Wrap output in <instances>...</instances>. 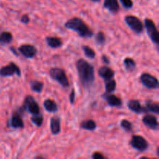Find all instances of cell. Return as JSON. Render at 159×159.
<instances>
[{
    "label": "cell",
    "instance_id": "24",
    "mask_svg": "<svg viewBox=\"0 0 159 159\" xmlns=\"http://www.w3.org/2000/svg\"><path fill=\"white\" fill-rule=\"evenodd\" d=\"M124 65L126 70L129 71H132L136 68V62L131 57H126L124 60Z\"/></svg>",
    "mask_w": 159,
    "mask_h": 159
},
{
    "label": "cell",
    "instance_id": "5",
    "mask_svg": "<svg viewBox=\"0 0 159 159\" xmlns=\"http://www.w3.org/2000/svg\"><path fill=\"white\" fill-rule=\"evenodd\" d=\"M144 26H145L148 35L150 37L152 41L156 45H158V31L153 20H150V19H145L144 20Z\"/></svg>",
    "mask_w": 159,
    "mask_h": 159
},
{
    "label": "cell",
    "instance_id": "34",
    "mask_svg": "<svg viewBox=\"0 0 159 159\" xmlns=\"http://www.w3.org/2000/svg\"><path fill=\"white\" fill-rule=\"evenodd\" d=\"M102 61H103V63L106 64V65H109V64L110 63V58H109V57H107V55H106V54L102 55Z\"/></svg>",
    "mask_w": 159,
    "mask_h": 159
},
{
    "label": "cell",
    "instance_id": "28",
    "mask_svg": "<svg viewBox=\"0 0 159 159\" xmlns=\"http://www.w3.org/2000/svg\"><path fill=\"white\" fill-rule=\"evenodd\" d=\"M96 44L99 45V46H102V45L105 44L106 43V36L104 34V33L102 32H99L96 35Z\"/></svg>",
    "mask_w": 159,
    "mask_h": 159
},
{
    "label": "cell",
    "instance_id": "17",
    "mask_svg": "<svg viewBox=\"0 0 159 159\" xmlns=\"http://www.w3.org/2000/svg\"><path fill=\"white\" fill-rule=\"evenodd\" d=\"M103 8L111 12H116L120 9V5L117 0H104Z\"/></svg>",
    "mask_w": 159,
    "mask_h": 159
},
{
    "label": "cell",
    "instance_id": "2",
    "mask_svg": "<svg viewBox=\"0 0 159 159\" xmlns=\"http://www.w3.org/2000/svg\"><path fill=\"white\" fill-rule=\"evenodd\" d=\"M65 26L67 29L75 31L82 37L90 38L93 36V32L87 26L86 23L82 19L78 17H73L68 20L65 23Z\"/></svg>",
    "mask_w": 159,
    "mask_h": 159
},
{
    "label": "cell",
    "instance_id": "4",
    "mask_svg": "<svg viewBox=\"0 0 159 159\" xmlns=\"http://www.w3.org/2000/svg\"><path fill=\"white\" fill-rule=\"evenodd\" d=\"M124 20L127 26L136 34H140L144 30V25L138 17L135 16L128 15L126 16Z\"/></svg>",
    "mask_w": 159,
    "mask_h": 159
},
{
    "label": "cell",
    "instance_id": "8",
    "mask_svg": "<svg viewBox=\"0 0 159 159\" xmlns=\"http://www.w3.org/2000/svg\"><path fill=\"white\" fill-rule=\"evenodd\" d=\"M132 148L139 152H144L149 147V144L145 138L139 135H133L130 142Z\"/></svg>",
    "mask_w": 159,
    "mask_h": 159
},
{
    "label": "cell",
    "instance_id": "6",
    "mask_svg": "<svg viewBox=\"0 0 159 159\" xmlns=\"http://www.w3.org/2000/svg\"><path fill=\"white\" fill-rule=\"evenodd\" d=\"M140 81L144 86L150 89H158L159 86L158 79L149 73H143L140 76Z\"/></svg>",
    "mask_w": 159,
    "mask_h": 159
},
{
    "label": "cell",
    "instance_id": "36",
    "mask_svg": "<svg viewBox=\"0 0 159 159\" xmlns=\"http://www.w3.org/2000/svg\"><path fill=\"white\" fill-rule=\"evenodd\" d=\"M156 153H157V155H158V156H159V148L158 147L157 148V151H156Z\"/></svg>",
    "mask_w": 159,
    "mask_h": 159
},
{
    "label": "cell",
    "instance_id": "11",
    "mask_svg": "<svg viewBox=\"0 0 159 159\" xmlns=\"http://www.w3.org/2000/svg\"><path fill=\"white\" fill-rule=\"evenodd\" d=\"M127 107L130 109V111L134 112L135 113H138V114H141V113H146L148 111L147 108L141 106V102L139 100H137V99H131V100L127 102Z\"/></svg>",
    "mask_w": 159,
    "mask_h": 159
},
{
    "label": "cell",
    "instance_id": "19",
    "mask_svg": "<svg viewBox=\"0 0 159 159\" xmlns=\"http://www.w3.org/2000/svg\"><path fill=\"white\" fill-rule=\"evenodd\" d=\"M45 40L47 44L51 48H59L62 46V41L59 37H47Z\"/></svg>",
    "mask_w": 159,
    "mask_h": 159
},
{
    "label": "cell",
    "instance_id": "3",
    "mask_svg": "<svg viewBox=\"0 0 159 159\" xmlns=\"http://www.w3.org/2000/svg\"><path fill=\"white\" fill-rule=\"evenodd\" d=\"M49 74L51 79L58 82L62 87L68 88L69 86V81L66 75V72L64 69L61 68H57V67L51 68L49 71Z\"/></svg>",
    "mask_w": 159,
    "mask_h": 159
},
{
    "label": "cell",
    "instance_id": "33",
    "mask_svg": "<svg viewBox=\"0 0 159 159\" xmlns=\"http://www.w3.org/2000/svg\"><path fill=\"white\" fill-rule=\"evenodd\" d=\"M75 92L74 89L71 90V94H70L69 96V100L71 104H73L75 102Z\"/></svg>",
    "mask_w": 159,
    "mask_h": 159
},
{
    "label": "cell",
    "instance_id": "1",
    "mask_svg": "<svg viewBox=\"0 0 159 159\" xmlns=\"http://www.w3.org/2000/svg\"><path fill=\"white\" fill-rule=\"evenodd\" d=\"M78 75L81 84L85 89H89L95 81V68L85 59H79L76 62Z\"/></svg>",
    "mask_w": 159,
    "mask_h": 159
},
{
    "label": "cell",
    "instance_id": "21",
    "mask_svg": "<svg viewBox=\"0 0 159 159\" xmlns=\"http://www.w3.org/2000/svg\"><path fill=\"white\" fill-rule=\"evenodd\" d=\"M12 35L11 33L4 31V32L0 34V44L1 45L9 44L12 42Z\"/></svg>",
    "mask_w": 159,
    "mask_h": 159
},
{
    "label": "cell",
    "instance_id": "31",
    "mask_svg": "<svg viewBox=\"0 0 159 159\" xmlns=\"http://www.w3.org/2000/svg\"><path fill=\"white\" fill-rule=\"evenodd\" d=\"M92 158L93 159H105V156L99 152H94L92 155Z\"/></svg>",
    "mask_w": 159,
    "mask_h": 159
},
{
    "label": "cell",
    "instance_id": "18",
    "mask_svg": "<svg viewBox=\"0 0 159 159\" xmlns=\"http://www.w3.org/2000/svg\"><path fill=\"white\" fill-rule=\"evenodd\" d=\"M43 107L45 110L49 113H56L58 110V106L54 100L50 99H47L43 102Z\"/></svg>",
    "mask_w": 159,
    "mask_h": 159
},
{
    "label": "cell",
    "instance_id": "23",
    "mask_svg": "<svg viewBox=\"0 0 159 159\" xmlns=\"http://www.w3.org/2000/svg\"><path fill=\"white\" fill-rule=\"evenodd\" d=\"M30 85V89H32V91L37 93H41L43 89V83L42 82H40V81L33 80L31 81Z\"/></svg>",
    "mask_w": 159,
    "mask_h": 159
},
{
    "label": "cell",
    "instance_id": "27",
    "mask_svg": "<svg viewBox=\"0 0 159 159\" xmlns=\"http://www.w3.org/2000/svg\"><path fill=\"white\" fill-rule=\"evenodd\" d=\"M31 121L34 124H35L37 127H41L42 124H43V116H42V114H37V115H33V116L31 117Z\"/></svg>",
    "mask_w": 159,
    "mask_h": 159
},
{
    "label": "cell",
    "instance_id": "32",
    "mask_svg": "<svg viewBox=\"0 0 159 159\" xmlns=\"http://www.w3.org/2000/svg\"><path fill=\"white\" fill-rule=\"evenodd\" d=\"M20 21L22 23H24V24H27L30 22V17L27 15H23L22 16L21 19H20Z\"/></svg>",
    "mask_w": 159,
    "mask_h": 159
},
{
    "label": "cell",
    "instance_id": "35",
    "mask_svg": "<svg viewBox=\"0 0 159 159\" xmlns=\"http://www.w3.org/2000/svg\"><path fill=\"white\" fill-rule=\"evenodd\" d=\"M11 51H12V52H13V53H14V54H15V55L18 56V54H17V52H16V51H15V50H14V49H13V48H11Z\"/></svg>",
    "mask_w": 159,
    "mask_h": 159
},
{
    "label": "cell",
    "instance_id": "12",
    "mask_svg": "<svg viewBox=\"0 0 159 159\" xmlns=\"http://www.w3.org/2000/svg\"><path fill=\"white\" fill-rule=\"evenodd\" d=\"M143 124L152 130H157L158 129V118L155 116L151 114H147L143 117Z\"/></svg>",
    "mask_w": 159,
    "mask_h": 159
},
{
    "label": "cell",
    "instance_id": "10",
    "mask_svg": "<svg viewBox=\"0 0 159 159\" xmlns=\"http://www.w3.org/2000/svg\"><path fill=\"white\" fill-rule=\"evenodd\" d=\"M20 54L26 58H34L37 53V48L31 44H23L18 48Z\"/></svg>",
    "mask_w": 159,
    "mask_h": 159
},
{
    "label": "cell",
    "instance_id": "16",
    "mask_svg": "<svg viewBox=\"0 0 159 159\" xmlns=\"http://www.w3.org/2000/svg\"><path fill=\"white\" fill-rule=\"evenodd\" d=\"M50 127L52 134L57 135L61 132V120L58 116H54L51 119Z\"/></svg>",
    "mask_w": 159,
    "mask_h": 159
},
{
    "label": "cell",
    "instance_id": "13",
    "mask_svg": "<svg viewBox=\"0 0 159 159\" xmlns=\"http://www.w3.org/2000/svg\"><path fill=\"white\" fill-rule=\"evenodd\" d=\"M102 98L107 102L109 106L112 107H119L122 105L123 102L120 98L110 93H106L102 95Z\"/></svg>",
    "mask_w": 159,
    "mask_h": 159
},
{
    "label": "cell",
    "instance_id": "25",
    "mask_svg": "<svg viewBox=\"0 0 159 159\" xmlns=\"http://www.w3.org/2000/svg\"><path fill=\"white\" fill-rule=\"evenodd\" d=\"M105 89L107 93H113L116 89V82L113 79L106 81Z\"/></svg>",
    "mask_w": 159,
    "mask_h": 159
},
{
    "label": "cell",
    "instance_id": "26",
    "mask_svg": "<svg viewBox=\"0 0 159 159\" xmlns=\"http://www.w3.org/2000/svg\"><path fill=\"white\" fill-rule=\"evenodd\" d=\"M82 51H83L84 54H85V55L88 58L93 59L96 57V52H95L94 50H93V48H90L89 46H86V45L82 46Z\"/></svg>",
    "mask_w": 159,
    "mask_h": 159
},
{
    "label": "cell",
    "instance_id": "15",
    "mask_svg": "<svg viewBox=\"0 0 159 159\" xmlns=\"http://www.w3.org/2000/svg\"><path fill=\"white\" fill-rule=\"evenodd\" d=\"M98 74L105 81L113 79L115 75L114 71L108 66H102L101 68H99L98 70Z\"/></svg>",
    "mask_w": 159,
    "mask_h": 159
},
{
    "label": "cell",
    "instance_id": "22",
    "mask_svg": "<svg viewBox=\"0 0 159 159\" xmlns=\"http://www.w3.org/2000/svg\"><path fill=\"white\" fill-rule=\"evenodd\" d=\"M145 107L147 108L148 111L153 112L155 114H159V105L158 102L152 100H148L146 101Z\"/></svg>",
    "mask_w": 159,
    "mask_h": 159
},
{
    "label": "cell",
    "instance_id": "20",
    "mask_svg": "<svg viewBox=\"0 0 159 159\" xmlns=\"http://www.w3.org/2000/svg\"><path fill=\"white\" fill-rule=\"evenodd\" d=\"M80 127L81 128L85 130H95L97 127V125L93 120H87L81 123Z\"/></svg>",
    "mask_w": 159,
    "mask_h": 159
},
{
    "label": "cell",
    "instance_id": "30",
    "mask_svg": "<svg viewBox=\"0 0 159 159\" xmlns=\"http://www.w3.org/2000/svg\"><path fill=\"white\" fill-rule=\"evenodd\" d=\"M122 4V6H124L125 9H131L133 7V1L132 0H120Z\"/></svg>",
    "mask_w": 159,
    "mask_h": 159
},
{
    "label": "cell",
    "instance_id": "14",
    "mask_svg": "<svg viewBox=\"0 0 159 159\" xmlns=\"http://www.w3.org/2000/svg\"><path fill=\"white\" fill-rule=\"evenodd\" d=\"M9 126L11 128L20 129L24 127V123L21 116L18 113H15L12 115L9 122Z\"/></svg>",
    "mask_w": 159,
    "mask_h": 159
},
{
    "label": "cell",
    "instance_id": "7",
    "mask_svg": "<svg viewBox=\"0 0 159 159\" xmlns=\"http://www.w3.org/2000/svg\"><path fill=\"white\" fill-rule=\"evenodd\" d=\"M23 110H26L28 113L32 115H37L40 113V107L32 96H27L26 97L24 100Z\"/></svg>",
    "mask_w": 159,
    "mask_h": 159
},
{
    "label": "cell",
    "instance_id": "29",
    "mask_svg": "<svg viewBox=\"0 0 159 159\" xmlns=\"http://www.w3.org/2000/svg\"><path fill=\"white\" fill-rule=\"evenodd\" d=\"M120 126L124 130L127 132L131 131L132 129H133V124L130 121L127 120H122L120 122Z\"/></svg>",
    "mask_w": 159,
    "mask_h": 159
},
{
    "label": "cell",
    "instance_id": "37",
    "mask_svg": "<svg viewBox=\"0 0 159 159\" xmlns=\"http://www.w3.org/2000/svg\"><path fill=\"white\" fill-rule=\"evenodd\" d=\"M92 1H93V2H99V1H100V0H92Z\"/></svg>",
    "mask_w": 159,
    "mask_h": 159
},
{
    "label": "cell",
    "instance_id": "9",
    "mask_svg": "<svg viewBox=\"0 0 159 159\" xmlns=\"http://www.w3.org/2000/svg\"><path fill=\"white\" fill-rule=\"evenodd\" d=\"M13 75L21 76V70L18 65L13 62H10L9 65L3 66L0 68V76L1 77H9Z\"/></svg>",
    "mask_w": 159,
    "mask_h": 159
}]
</instances>
